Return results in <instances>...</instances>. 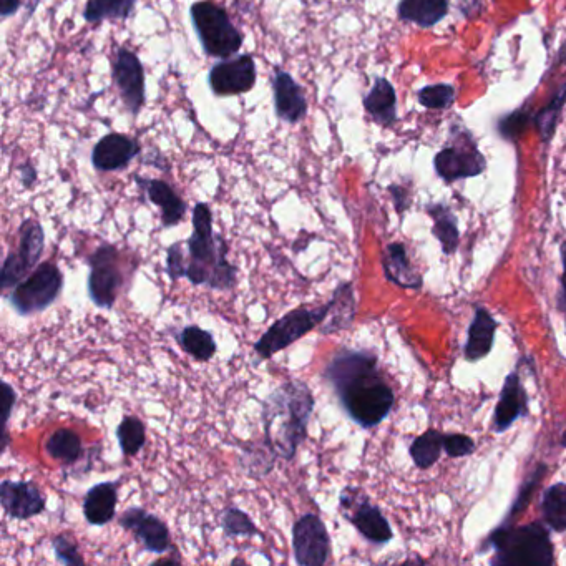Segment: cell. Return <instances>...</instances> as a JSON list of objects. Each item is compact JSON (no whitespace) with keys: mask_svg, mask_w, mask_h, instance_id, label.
I'll return each instance as SVG.
<instances>
[{"mask_svg":"<svg viewBox=\"0 0 566 566\" xmlns=\"http://www.w3.org/2000/svg\"><path fill=\"white\" fill-rule=\"evenodd\" d=\"M183 243L171 244L166 254V273L171 281H178V279L186 278V271H188V263L185 261V251H183Z\"/></svg>","mask_w":566,"mask_h":566,"instance_id":"f35d334b","label":"cell"},{"mask_svg":"<svg viewBox=\"0 0 566 566\" xmlns=\"http://www.w3.org/2000/svg\"><path fill=\"white\" fill-rule=\"evenodd\" d=\"M389 191L392 193V198H394V203H396V208L399 213L404 211L407 206H409V201H407V191L401 186L392 185L389 186Z\"/></svg>","mask_w":566,"mask_h":566,"instance_id":"ee69618b","label":"cell"},{"mask_svg":"<svg viewBox=\"0 0 566 566\" xmlns=\"http://www.w3.org/2000/svg\"><path fill=\"white\" fill-rule=\"evenodd\" d=\"M497 327V321L490 316L487 309H477L465 346V356L469 361H479L488 356V352L492 351Z\"/></svg>","mask_w":566,"mask_h":566,"instance_id":"484cf974","label":"cell"},{"mask_svg":"<svg viewBox=\"0 0 566 566\" xmlns=\"http://www.w3.org/2000/svg\"><path fill=\"white\" fill-rule=\"evenodd\" d=\"M20 181L25 188H32L37 183V170L30 163H24L19 168Z\"/></svg>","mask_w":566,"mask_h":566,"instance_id":"7bdbcfd3","label":"cell"},{"mask_svg":"<svg viewBox=\"0 0 566 566\" xmlns=\"http://www.w3.org/2000/svg\"><path fill=\"white\" fill-rule=\"evenodd\" d=\"M20 5H22V0H0V14L7 19L20 9Z\"/></svg>","mask_w":566,"mask_h":566,"instance_id":"f6af8a7d","label":"cell"},{"mask_svg":"<svg viewBox=\"0 0 566 566\" xmlns=\"http://www.w3.org/2000/svg\"><path fill=\"white\" fill-rule=\"evenodd\" d=\"M533 123V115L525 105L515 112L508 113L507 117L500 118L497 123V132L507 142H515L525 130Z\"/></svg>","mask_w":566,"mask_h":566,"instance_id":"d590c367","label":"cell"},{"mask_svg":"<svg viewBox=\"0 0 566 566\" xmlns=\"http://www.w3.org/2000/svg\"><path fill=\"white\" fill-rule=\"evenodd\" d=\"M434 166L442 180L454 183L482 175L487 168V160L480 153L472 135L465 132L454 135L449 145L435 155Z\"/></svg>","mask_w":566,"mask_h":566,"instance_id":"30bf717a","label":"cell"},{"mask_svg":"<svg viewBox=\"0 0 566 566\" xmlns=\"http://www.w3.org/2000/svg\"><path fill=\"white\" fill-rule=\"evenodd\" d=\"M186 246L190 254L186 278L191 284H205L216 291L235 286L238 269L228 261V243L213 230V213L206 203H196L193 208V235Z\"/></svg>","mask_w":566,"mask_h":566,"instance_id":"3957f363","label":"cell"},{"mask_svg":"<svg viewBox=\"0 0 566 566\" xmlns=\"http://www.w3.org/2000/svg\"><path fill=\"white\" fill-rule=\"evenodd\" d=\"M294 558L299 566H323L331 553V537L318 515L306 513L294 523Z\"/></svg>","mask_w":566,"mask_h":566,"instance_id":"8fae6325","label":"cell"},{"mask_svg":"<svg viewBox=\"0 0 566 566\" xmlns=\"http://www.w3.org/2000/svg\"><path fill=\"white\" fill-rule=\"evenodd\" d=\"M52 548H54L55 557H57L60 563L75 566L85 565V560H83L79 547L67 535L55 537L52 540Z\"/></svg>","mask_w":566,"mask_h":566,"instance_id":"74e56055","label":"cell"},{"mask_svg":"<svg viewBox=\"0 0 566 566\" xmlns=\"http://www.w3.org/2000/svg\"><path fill=\"white\" fill-rule=\"evenodd\" d=\"M562 259H563V278H562V288H563V298H565V308H566V241L562 244Z\"/></svg>","mask_w":566,"mask_h":566,"instance_id":"bcb514c9","label":"cell"},{"mask_svg":"<svg viewBox=\"0 0 566 566\" xmlns=\"http://www.w3.org/2000/svg\"><path fill=\"white\" fill-rule=\"evenodd\" d=\"M329 316L321 324L323 334H334V332L344 331L351 326L356 316V298L351 283L341 284L332 294L329 301Z\"/></svg>","mask_w":566,"mask_h":566,"instance_id":"cb8c5ba5","label":"cell"},{"mask_svg":"<svg viewBox=\"0 0 566 566\" xmlns=\"http://www.w3.org/2000/svg\"><path fill=\"white\" fill-rule=\"evenodd\" d=\"M135 181L145 191L148 200L162 210V225L165 228H173V226L180 225L183 218H185L188 206H186L185 201L181 200L178 193L173 190V186L168 185L163 180L142 178V176H135Z\"/></svg>","mask_w":566,"mask_h":566,"instance_id":"d6986e66","label":"cell"},{"mask_svg":"<svg viewBox=\"0 0 566 566\" xmlns=\"http://www.w3.org/2000/svg\"><path fill=\"white\" fill-rule=\"evenodd\" d=\"M342 407L356 424L371 429L386 419L394 405V392L377 369L369 352H337L324 372Z\"/></svg>","mask_w":566,"mask_h":566,"instance_id":"6da1fadb","label":"cell"},{"mask_svg":"<svg viewBox=\"0 0 566 566\" xmlns=\"http://www.w3.org/2000/svg\"><path fill=\"white\" fill-rule=\"evenodd\" d=\"M547 472V467L545 465H540L535 472H533L532 477L527 480V484L523 485L522 492L518 495L517 502L513 505L512 512H510V518L517 517L518 513L522 512L527 508L530 498H532L535 488L542 482L543 475Z\"/></svg>","mask_w":566,"mask_h":566,"instance_id":"ab89813d","label":"cell"},{"mask_svg":"<svg viewBox=\"0 0 566 566\" xmlns=\"http://www.w3.org/2000/svg\"><path fill=\"white\" fill-rule=\"evenodd\" d=\"M190 17L208 57L226 60L240 52L244 35L233 25L225 7L213 0H201L191 5Z\"/></svg>","mask_w":566,"mask_h":566,"instance_id":"5b68a950","label":"cell"},{"mask_svg":"<svg viewBox=\"0 0 566 566\" xmlns=\"http://www.w3.org/2000/svg\"><path fill=\"white\" fill-rule=\"evenodd\" d=\"M44 249V228L35 220H25L19 228V249L7 254L2 264V289L15 288L22 283L39 266Z\"/></svg>","mask_w":566,"mask_h":566,"instance_id":"ba28073f","label":"cell"},{"mask_svg":"<svg viewBox=\"0 0 566 566\" xmlns=\"http://www.w3.org/2000/svg\"><path fill=\"white\" fill-rule=\"evenodd\" d=\"M543 517L548 527L555 532L566 530V485L557 484L548 488L543 497Z\"/></svg>","mask_w":566,"mask_h":566,"instance_id":"836d02e7","label":"cell"},{"mask_svg":"<svg viewBox=\"0 0 566 566\" xmlns=\"http://www.w3.org/2000/svg\"><path fill=\"white\" fill-rule=\"evenodd\" d=\"M118 488L113 482H102L88 490L83 500V515L93 527L112 522L117 513Z\"/></svg>","mask_w":566,"mask_h":566,"instance_id":"44dd1931","label":"cell"},{"mask_svg":"<svg viewBox=\"0 0 566 566\" xmlns=\"http://www.w3.org/2000/svg\"><path fill=\"white\" fill-rule=\"evenodd\" d=\"M329 308L331 304L327 303L319 308H298L289 311L259 337V341L254 344V352L258 354L259 359H271L278 352L303 339L309 332H313L316 327H321L329 316Z\"/></svg>","mask_w":566,"mask_h":566,"instance_id":"8992f818","label":"cell"},{"mask_svg":"<svg viewBox=\"0 0 566 566\" xmlns=\"http://www.w3.org/2000/svg\"><path fill=\"white\" fill-rule=\"evenodd\" d=\"M314 396L303 381H288L269 394L263 404L264 444L276 457L293 460L308 437Z\"/></svg>","mask_w":566,"mask_h":566,"instance_id":"7a4b0ae2","label":"cell"},{"mask_svg":"<svg viewBox=\"0 0 566 566\" xmlns=\"http://www.w3.org/2000/svg\"><path fill=\"white\" fill-rule=\"evenodd\" d=\"M0 503L5 513L15 520L39 517L47 507L45 495L37 485L14 480H4L0 484Z\"/></svg>","mask_w":566,"mask_h":566,"instance_id":"2e32d148","label":"cell"},{"mask_svg":"<svg viewBox=\"0 0 566 566\" xmlns=\"http://www.w3.org/2000/svg\"><path fill=\"white\" fill-rule=\"evenodd\" d=\"M88 264V296L97 308L112 309L123 286L118 249L113 244H102Z\"/></svg>","mask_w":566,"mask_h":566,"instance_id":"9c48e42d","label":"cell"},{"mask_svg":"<svg viewBox=\"0 0 566 566\" xmlns=\"http://www.w3.org/2000/svg\"><path fill=\"white\" fill-rule=\"evenodd\" d=\"M117 439L125 457H135L147 442V429L135 415H125L117 427Z\"/></svg>","mask_w":566,"mask_h":566,"instance_id":"1f68e13d","label":"cell"},{"mask_svg":"<svg viewBox=\"0 0 566 566\" xmlns=\"http://www.w3.org/2000/svg\"><path fill=\"white\" fill-rule=\"evenodd\" d=\"M258 69L253 55L243 54L233 60H223L211 67L208 85L216 97H236L253 90Z\"/></svg>","mask_w":566,"mask_h":566,"instance_id":"7c38bea8","label":"cell"},{"mask_svg":"<svg viewBox=\"0 0 566 566\" xmlns=\"http://www.w3.org/2000/svg\"><path fill=\"white\" fill-rule=\"evenodd\" d=\"M384 273L391 283L407 289H419L422 279L415 273L404 246L399 243L389 244L382 259Z\"/></svg>","mask_w":566,"mask_h":566,"instance_id":"d4e9b609","label":"cell"},{"mask_svg":"<svg viewBox=\"0 0 566 566\" xmlns=\"http://www.w3.org/2000/svg\"><path fill=\"white\" fill-rule=\"evenodd\" d=\"M341 508L344 517L359 530L362 537L376 545H384L392 540L391 525L382 515L379 508L367 502V498H359L356 490L347 488L341 493Z\"/></svg>","mask_w":566,"mask_h":566,"instance_id":"4fadbf2b","label":"cell"},{"mask_svg":"<svg viewBox=\"0 0 566 566\" xmlns=\"http://www.w3.org/2000/svg\"><path fill=\"white\" fill-rule=\"evenodd\" d=\"M274 110L279 120L286 123H299L308 115V98L293 75L284 70H274L273 77Z\"/></svg>","mask_w":566,"mask_h":566,"instance_id":"ac0fdd59","label":"cell"},{"mask_svg":"<svg viewBox=\"0 0 566 566\" xmlns=\"http://www.w3.org/2000/svg\"><path fill=\"white\" fill-rule=\"evenodd\" d=\"M562 444H563V447H566V432H565V434H563Z\"/></svg>","mask_w":566,"mask_h":566,"instance_id":"7dc6e473","label":"cell"},{"mask_svg":"<svg viewBox=\"0 0 566 566\" xmlns=\"http://www.w3.org/2000/svg\"><path fill=\"white\" fill-rule=\"evenodd\" d=\"M178 344L181 349L196 361L208 362L216 354V341L211 332L200 326H186L178 334Z\"/></svg>","mask_w":566,"mask_h":566,"instance_id":"83f0119b","label":"cell"},{"mask_svg":"<svg viewBox=\"0 0 566 566\" xmlns=\"http://www.w3.org/2000/svg\"><path fill=\"white\" fill-rule=\"evenodd\" d=\"M142 152L137 138L123 133H108L93 147L92 165L97 171L125 170Z\"/></svg>","mask_w":566,"mask_h":566,"instance_id":"e0dca14e","label":"cell"},{"mask_svg":"<svg viewBox=\"0 0 566 566\" xmlns=\"http://www.w3.org/2000/svg\"><path fill=\"white\" fill-rule=\"evenodd\" d=\"M420 105L430 110H447L455 102V88L449 83L429 85L417 92Z\"/></svg>","mask_w":566,"mask_h":566,"instance_id":"8d00e7d4","label":"cell"},{"mask_svg":"<svg viewBox=\"0 0 566 566\" xmlns=\"http://www.w3.org/2000/svg\"><path fill=\"white\" fill-rule=\"evenodd\" d=\"M444 449L449 457H465L474 452L475 444L467 435L449 434L444 437Z\"/></svg>","mask_w":566,"mask_h":566,"instance_id":"60d3db41","label":"cell"},{"mask_svg":"<svg viewBox=\"0 0 566 566\" xmlns=\"http://www.w3.org/2000/svg\"><path fill=\"white\" fill-rule=\"evenodd\" d=\"M45 450L50 459L57 460L60 464L74 465L82 459V439L75 434L74 430L60 429L50 434L45 442Z\"/></svg>","mask_w":566,"mask_h":566,"instance_id":"4316f807","label":"cell"},{"mask_svg":"<svg viewBox=\"0 0 566 566\" xmlns=\"http://www.w3.org/2000/svg\"><path fill=\"white\" fill-rule=\"evenodd\" d=\"M120 527L132 532L148 552L162 555L171 548L170 530L166 523L143 508L133 507L125 510L120 517Z\"/></svg>","mask_w":566,"mask_h":566,"instance_id":"9a60e30c","label":"cell"},{"mask_svg":"<svg viewBox=\"0 0 566 566\" xmlns=\"http://www.w3.org/2000/svg\"><path fill=\"white\" fill-rule=\"evenodd\" d=\"M565 103L566 82L565 85L553 95L552 100L533 115V125L537 128L538 133H540V138H542V142L545 143V145L552 142L553 135L557 132L558 120H560V115H562L563 108H565Z\"/></svg>","mask_w":566,"mask_h":566,"instance_id":"4dcf8cb0","label":"cell"},{"mask_svg":"<svg viewBox=\"0 0 566 566\" xmlns=\"http://www.w3.org/2000/svg\"><path fill=\"white\" fill-rule=\"evenodd\" d=\"M497 552L493 565L550 566L553 563V545L547 528L540 523L513 528L503 525L488 538Z\"/></svg>","mask_w":566,"mask_h":566,"instance_id":"277c9868","label":"cell"},{"mask_svg":"<svg viewBox=\"0 0 566 566\" xmlns=\"http://www.w3.org/2000/svg\"><path fill=\"white\" fill-rule=\"evenodd\" d=\"M221 527L228 538L248 537L253 538L259 535L256 523L249 518L248 513L240 508H228L221 517Z\"/></svg>","mask_w":566,"mask_h":566,"instance_id":"e575fe53","label":"cell"},{"mask_svg":"<svg viewBox=\"0 0 566 566\" xmlns=\"http://www.w3.org/2000/svg\"><path fill=\"white\" fill-rule=\"evenodd\" d=\"M397 14L404 22L430 29L449 14V0H401Z\"/></svg>","mask_w":566,"mask_h":566,"instance_id":"603a6c76","label":"cell"},{"mask_svg":"<svg viewBox=\"0 0 566 566\" xmlns=\"http://www.w3.org/2000/svg\"><path fill=\"white\" fill-rule=\"evenodd\" d=\"M138 0H88L83 17L90 24L103 20H127Z\"/></svg>","mask_w":566,"mask_h":566,"instance_id":"f546056e","label":"cell"},{"mask_svg":"<svg viewBox=\"0 0 566 566\" xmlns=\"http://www.w3.org/2000/svg\"><path fill=\"white\" fill-rule=\"evenodd\" d=\"M444 437L437 430H427L414 440L410 455L419 469H429L439 460L440 452L444 449Z\"/></svg>","mask_w":566,"mask_h":566,"instance_id":"d6a6232c","label":"cell"},{"mask_svg":"<svg viewBox=\"0 0 566 566\" xmlns=\"http://www.w3.org/2000/svg\"><path fill=\"white\" fill-rule=\"evenodd\" d=\"M527 414V396L523 391L522 382L517 372H513L505 379L502 396L495 409V430L505 432L512 427L513 422Z\"/></svg>","mask_w":566,"mask_h":566,"instance_id":"ffe728a7","label":"cell"},{"mask_svg":"<svg viewBox=\"0 0 566 566\" xmlns=\"http://www.w3.org/2000/svg\"><path fill=\"white\" fill-rule=\"evenodd\" d=\"M427 211H429L430 218L434 220L432 233L442 244L444 253H454L459 246V228H457V220L452 215L449 206L432 205L427 208Z\"/></svg>","mask_w":566,"mask_h":566,"instance_id":"f1b7e54d","label":"cell"},{"mask_svg":"<svg viewBox=\"0 0 566 566\" xmlns=\"http://www.w3.org/2000/svg\"><path fill=\"white\" fill-rule=\"evenodd\" d=\"M2 407H4V440H2V447L7 449V442H9V434H7V424H9L10 415L14 410L15 401H17V394H15L14 387L10 386L9 382H2Z\"/></svg>","mask_w":566,"mask_h":566,"instance_id":"b9f144b4","label":"cell"},{"mask_svg":"<svg viewBox=\"0 0 566 566\" xmlns=\"http://www.w3.org/2000/svg\"><path fill=\"white\" fill-rule=\"evenodd\" d=\"M64 286V274L55 263L39 264L10 293V304L20 316L42 313L57 301Z\"/></svg>","mask_w":566,"mask_h":566,"instance_id":"52a82bcc","label":"cell"},{"mask_svg":"<svg viewBox=\"0 0 566 566\" xmlns=\"http://www.w3.org/2000/svg\"><path fill=\"white\" fill-rule=\"evenodd\" d=\"M113 80L128 112L137 117L147 102L145 92V69L138 55L132 50L118 49L117 59L113 64Z\"/></svg>","mask_w":566,"mask_h":566,"instance_id":"5bb4252c","label":"cell"},{"mask_svg":"<svg viewBox=\"0 0 566 566\" xmlns=\"http://www.w3.org/2000/svg\"><path fill=\"white\" fill-rule=\"evenodd\" d=\"M364 108L381 127H392L397 122L396 88L387 79H377L364 97Z\"/></svg>","mask_w":566,"mask_h":566,"instance_id":"7402d4cb","label":"cell"}]
</instances>
